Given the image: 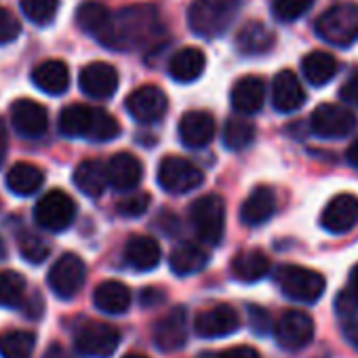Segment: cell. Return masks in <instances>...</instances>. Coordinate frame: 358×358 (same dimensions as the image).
Listing matches in <instances>:
<instances>
[{
	"instance_id": "cell-52",
	"label": "cell",
	"mask_w": 358,
	"mask_h": 358,
	"mask_svg": "<svg viewBox=\"0 0 358 358\" xmlns=\"http://www.w3.org/2000/svg\"><path fill=\"white\" fill-rule=\"evenodd\" d=\"M124 358H148V356H143V354H127Z\"/></svg>"
},
{
	"instance_id": "cell-46",
	"label": "cell",
	"mask_w": 358,
	"mask_h": 358,
	"mask_svg": "<svg viewBox=\"0 0 358 358\" xmlns=\"http://www.w3.org/2000/svg\"><path fill=\"white\" fill-rule=\"evenodd\" d=\"M215 358H262V356L251 345H236V348L224 350L222 354H215Z\"/></svg>"
},
{
	"instance_id": "cell-17",
	"label": "cell",
	"mask_w": 358,
	"mask_h": 358,
	"mask_svg": "<svg viewBox=\"0 0 358 358\" xmlns=\"http://www.w3.org/2000/svg\"><path fill=\"white\" fill-rule=\"evenodd\" d=\"M112 20H114V15L110 13V9L103 3H99V0H85V3H80L78 9H76V24H78V28L85 34L93 36L103 47L110 41Z\"/></svg>"
},
{
	"instance_id": "cell-30",
	"label": "cell",
	"mask_w": 358,
	"mask_h": 358,
	"mask_svg": "<svg viewBox=\"0 0 358 358\" xmlns=\"http://www.w3.org/2000/svg\"><path fill=\"white\" fill-rule=\"evenodd\" d=\"M7 188L9 192L17 194V196H30L34 194L43 182H45V173L36 166V164H30V162H17L9 169L7 173Z\"/></svg>"
},
{
	"instance_id": "cell-24",
	"label": "cell",
	"mask_w": 358,
	"mask_h": 358,
	"mask_svg": "<svg viewBox=\"0 0 358 358\" xmlns=\"http://www.w3.org/2000/svg\"><path fill=\"white\" fill-rule=\"evenodd\" d=\"M205 66H207L205 53L196 47H186V49H179L171 57L169 74L177 83H194L205 72Z\"/></svg>"
},
{
	"instance_id": "cell-53",
	"label": "cell",
	"mask_w": 358,
	"mask_h": 358,
	"mask_svg": "<svg viewBox=\"0 0 358 358\" xmlns=\"http://www.w3.org/2000/svg\"><path fill=\"white\" fill-rule=\"evenodd\" d=\"M5 255V247H3V243H0V257Z\"/></svg>"
},
{
	"instance_id": "cell-13",
	"label": "cell",
	"mask_w": 358,
	"mask_h": 358,
	"mask_svg": "<svg viewBox=\"0 0 358 358\" xmlns=\"http://www.w3.org/2000/svg\"><path fill=\"white\" fill-rule=\"evenodd\" d=\"M124 106H127V112L137 122L152 124V122H158L166 114L169 101H166V95L158 87L143 85L127 97Z\"/></svg>"
},
{
	"instance_id": "cell-48",
	"label": "cell",
	"mask_w": 358,
	"mask_h": 358,
	"mask_svg": "<svg viewBox=\"0 0 358 358\" xmlns=\"http://www.w3.org/2000/svg\"><path fill=\"white\" fill-rule=\"evenodd\" d=\"M7 150H9V129H7V122L0 118V164L5 162Z\"/></svg>"
},
{
	"instance_id": "cell-42",
	"label": "cell",
	"mask_w": 358,
	"mask_h": 358,
	"mask_svg": "<svg viewBox=\"0 0 358 358\" xmlns=\"http://www.w3.org/2000/svg\"><path fill=\"white\" fill-rule=\"evenodd\" d=\"M148 207H150V194L135 192L118 203V213L122 217H139L148 211Z\"/></svg>"
},
{
	"instance_id": "cell-39",
	"label": "cell",
	"mask_w": 358,
	"mask_h": 358,
	"mask_svg": "<svg viewBox=\"0 0 358 358\" xmlns=\"http://www.w3.org/2000/svg\"><path fill=\"white\" fill-rule=\"evenodd\" d=\"M17 247H20L22 257L30 264H43L51 253L49 243L45 238L32 234V232H22L17 238Z\"/></svg>"
},
{
	"instance_id": "cell-35",
	"label": "cell",
	"mask_w": 358,
	"mask_h": 358,
	"mask_svg": "<svg viewBox=\"0 0 358 358\" xmlns=\"http://www.w3.org/2000/svg\"><path fill=\"white\" fill-rule=\"evenodd\" d=\"M36 345V335L30 331L13 329L0 333V356L3 358H30Z\"/></svg>"
},
{
	"instance_id": "cell-47",
	"label": "cell",
	"mask_w": 358,
	"mask_h": 358,
	"mask_svg": "<svg viewBox=\"0 0 358 358\" xmlns=\"http://www.w3.org/2000/svg\"><path fill=\"white\" fill-rule=\"evenodd\" d=\"M343 337L352 348L358 350V320H348L343 324Z\"/></svg>"
},
{
	"instance_id": "cell-20",
	"label": "cell",
	"mask_w": 358,
	"mask_h": 358,
	"mask_svg": "<svg viewBox=\"0 0 358 358\" xmlns=\"http://www.w3.org/2000/svg\"><path fill=\"white\" fill-rule=\"evenodd\" d=\"M215 137V118L209 112L192 110L179 120V139L186 148H205Z\"/></svg>"
},
{
	"instance_id": "cell-49",
	"label": "cell",
	"mask_w": 358,
	"mask_h": 358,
	"mask_svg": "<svg viewBox=\"0 0 358 358\" xmlns=\"http://www.w3.org/2000/svg\"><path fill=\"white\" fill-rule=\"evenodd\" d=\"M164 299V295L158 291V289H145L143 293H141V303L145 306V308H150V306H156L158 301H162Z\"/></svg>"
},
{
	"instance_id": "cell-12",
	"label": "cell",
	"mask_w": 358,
	"mask_h": 358,
	"mask_svg": "<svg viewBox=\"0 0 358 358\" xmlns=\"http://www.w3.org/2000/svg\"><path fill=\"white\" fill-rule=\"evenodd\" d=\"M274 335H276V341L280 348L301 350V348L310 345V341L314 337V322L306 312L289 310L278 318V322L274 327Z\"/></svg>"
},
{
	"instance_id": "cell-2",
	"label": "cell",
	"mask_w": 358,
	"mask_h": 358,
	"mask_svg": "<svg viewBox=\"0 0 358 358\" xmlns=\"http://www.w3.org/2000/svg\"><path fill=\"white\" fill-rule=\"evenodd\" d=\"M243 0H194L188 11L190 30L201 38L226 34L238 17Z\"/></svg>"
},
{
	"instance_id": "cell-50",
	"label": "cell",
	"mask_w": 358,
	"mask_h": 358,
	"mask_svg": "<svg viewBox=\"0 0 358 358\" xmlns=\"http://www.w3.org/2000/svg\"><path fill=\"white\" fill-rule=\"evenodd\" d=\"M345 160H348L350 166L358 169V137H356V139L350 143V148L345 150Z\"/></svg>"
},
{
	"instance_id": "cell-10",
	"label": "cell",
	"mask_w": 358,
	"mask_h": 358,
	"mask_svg": "<svg viewBox=\"0 0 358 358\" xmlns=\"http://www.w3.org/2000/svg\"><path fill=\"white\" fill-rule=\"evenodd\" d=\"M310 127L318 137L324 139H341L348 137L356 131L358 127V118L354 116V112H350L343 106L337 103H322L312 112L310 118Z\"/></svg>"
},
{
	"instance_id": "cell-41",
	"label": "cell",
	"mask_w": 358,
	"mask_h": 358,
	"mask_svg": "<svg viewBox=\"0 0 358 358\" xmlns=\"http://www.w3.org/2000/svg\"><path fill=\"white\" fill-rule=\"evenodd\" d=\"M358 310V264L350 272L348 289L337 297V312L343 316H350Z\"/></svg>"
},
{
	"instance_id": "cell-43",
	"label": "cell",
	"mask_w": 358,
	"mask_h": 358,
	"mask_svg": "<svg viewBox=\"0 0 358 358\" xmlns=\"http://www.w3.org/2000/svg\"><path fill=\"white\" fill-rule=\"evenodd\" d=\"M20 32H22V26L17 17L5 7H0V47L13 43L20 36Z\"/></svg>"
},
{
	"instance_id": "cell-26",
	"label": "cell",
	"mask_w": 358,
	"mask_h": 358,
	"mask_svg": "<svg viewBox=\"0 0 358 358\" xmlns=\"http://www.w3.org/2000/svg\"><path fill=\"white\" fill-rule=\"evenodd\" d=\"M124 262L137 272H150L160 264V245L150 236H131L124 245Z\"/></svg>"
},
{
	"instance_id": "cell-36",
	"label": "cell",
	"mask_w": 358,
	"mask_h": 358,
	"mask_svg": "<svg viewBox=\"0 0 358 358\" xmlns=\"http://www.w3.org/2000/svg\"><path fill=\"white\" fill-rule=\"evenodd\" d=\"M26 297V278L15 270H0V308H17Z\"/></svg>"
},
{
	"instance_id": "cell-7",
	"label": "cell",
	"mask_w": 358,
	"mask_h": 358,
	"mask_svg": "<svg viewBox=\"0 0 358 358\" xmlns=\"http://www.w3.org/2000/svg\"><path fill=\"white\" fill-rule=\"evenodd\" d=\"M118 343H120L118 329L99 320L85 322L74 335L76 352L85 358H110L116 352Z\"/></svg>"
},
{
	"instance_id": "cell-4",
	"label": "cell",
	"mask_w": 358,
	"mask_h": 358,
	"mask_svg": "<svg viewBox=\"0 0 358 358\" xmlns=\"http://www.w3.org/2000/svg\"><path fill=\"white\" fill-rule=\"evenodd\" d=\"M316 34L333 47H350L358 41V5L339 3L327 9L316 22Z\"/></svg>"
},
{
	"instance_id": "cell-5",
	"label": "cell",
	"mask_w": 358,
	"mask_h": 358,
	"mask_svg": "<svg viewBox=\"0 0 358 358\" xmlns=\"http://www.w3.org/2000/svg\"><path fill=\"white\" fill-rule=\"evenodd\" d=\"M190 222L196 236L207 245H220L226 232V205L217 194L201 196L190 207Z\"/></svg>"
},
{
	"instance_id": "cell-15",
	"label": "cell",
	"mask_w": 358,
	"mask_h": 358,
	"mask_svg": "<svg viewBox=\"0 0 358 358\" xmlns=\"http://www.w3.org/2000/svg\"><path fill=\"white\" fill-rule=\"evenodd\" d=\"M80 91L93 99H110L118 89V72L106 62H93L80 70Z\"/></svg>"
},
{
	"instance_id": "cell-40",
	"label": "cell",
	"mask_w": 358,
	"mask_h": 358,
	"mask_svg": "<svg viewBox=\"0 0 358 358\" xmlns=\"http://www.w3.org/2000/svg\"><path fill=\"white\" fill-rule=\"evenodd\" d=\"M312 5L314 0H272V11L278 22H295L310 11Z\"/></svg>"
},
{
	"instance_id": "cell-1",
	"label": "cell",
	"mask_w": 358,
	"mask_h": 358,
	"mask_svg": "<svg viewBox=\"0 0 358 358\" xmlns=\"http://www.w3.org/2000/svg\"><path fill=\"white\" fill-rule=\"evenodd\" d=\"M162 34H164V26L160 22L156 7L133 5L114 15L112 32H110V41L106 49L129 51L141 45H152Z\"/></svg>"
},
{
	"instance_id": "cell-23",
	"label": "cell",
	"mask_w": 358,
	"mask_h": 358,
	"mask_svg": "<svg viewBox=\"0 0 358 358\" xmlns=\"http://www.w3.org/2000/svg\"><path fill=\"white\" fill-rule=\"evenodd\" d=\"M276 211V194L268 186L255 188L241 207V222L245 226H262Z\"/></svg>"
},
{
	"instance_id": "cell-51",
	"label": "cell",
	"mask_w": 358,
	"mask_h": 358,
	"mask_svg": "<svg viewBox=\"0 0 358 358\" xmlns=\"http://www.w3.org/2000/svg\"><path fill=\"white\" fill-rule=\"evenodd\" d=\"M45 358H64V350L59 345H51L49 352L45 354Z\"/></svg>"
},
{
	"instance_id": "cell-37",
	"label": "cell",
	"mask_w": 358,
	"mask_h": 358,
	"mask_svg": "<svg viewBox=\"0 0 358 358\" xmlns=\"http://www.w3.org/2000/svg\"><path fill=\"white\" fill-rule=\"evenodd\" d=\"M224 145L232 152H238V150H245L253 143L255 139V127L249 122V120H243V118H230L224 127Z\"/></svg>"
},
{
	"instance_id": "cell-8",
	"label": "cell",
	"mask_w": 358,
	"mask_h": 358,
	"mask_svg": "<svg viewBox=\"0 0 358 358\" xmlns=\"http://www.w3.org/2000/svg\"><path fill=\"white\" fill-rule=\"evenodd\" d=\"M76 217V203L62 190L47 192L34 207L36 224L47 232H64Z\"/></svg>"
},
{
	"instance_id": "cell-38",
	"label": "cell",
	"mask_w": 358,
	"mask_h": 358,
	"mask_svg": "<svg viewBox=\"0 0 358 358\" xmlns=\"http://www.w3.org/2000/svg\"><path fill=\"white\" fill-rule=\"evenodd\" d=\"M24 15L36 26H49L59 9V0H20Z\"/></svg>"
},
{
	"instance_id": "cell-3",
	"label": "cell",
	"mask_w": 358,
	"mask_h": 358,
	"mask_svg": "<svg viewBox=\"0 0 358 358\" xmlns=\"http://www.w3.org/2000/svg\"><path fill=\"white\" fill-rule=\"evenodd\" d=\"M274 280L278 289L282 291L285 297L297 301V303H316L327 287V280L322 274L293 266V264H282L274 270Z\"/></svg>"
},
{
	"instance_id": "cell-33",
	"label": "cell",
	"mask_w": 358,
	"mask_h": 358,
	"mask_svg": "<svg viewBox=\"0 0 358 358\" xmlns=\"http://www.w3.org/2000/svg\"><path fill=\"white\" fill-rule=\"evenodd\" d=\"M270 272V262L262 251H243L232 259V274L241 282H257Z\"/></svg>"
},
{
	"instance_id": "cell-31",
	"label": "cell",
	"mask_w": 358,
	"mask_h": 358,
	"mask_svg": "<svg viewBox=\"0 0 358 358\" xmlns=\"http://www.w3.org/2000/svg\"><path fill=\"white\" fill-rule=\"evenodd\" d=\"M209 264V255L205 249L192 245V243H184L171 251L169 257V266L177 276H192L199 274L205 266Z\"/></svg>"
},
{
	"instance_id": "cell-19",
	"label": "cell",
	"mask_w": 358,
	"mask_h": 358,
	"mask_svg": "<svg viewBox=\"0 0 358 358\" xmlns=\"http://www.w3.org/2000/svg\"><path fill=\"white\" fill-rule=\"evenodd\" d=\"M106 173H108V184L114 190L129 192V190L137 188V184L141 182L143 164L139 162L137 156H133L129 152H118L108 160Z\"/></svg>"
},
{
	"instance_id": "cell-45",
	"label": "cell",
	"mask_w": 358,
	"mask_h": 358,
	"mask_svg": "<svg viewBox=\"0 0 358 358\" xmlns=\"http://www.w3.org/2000/svg\"><path fill=\"white\" fill-rule=\"evenodd\" d=\"M339 97L343 103L358 108V70L354 74H350V78L343 83V87L339 89Z\"/></svg>"
},
{
	"instance_id": "cell-32",
	"label": "cell",
	"mask_w": 358,
	"mask_h": 358,
	"mask_svg": "<svg viewBox=\"0 0 358 358\" xmlns=\"http://www.w3.org/2000/svg\"><path fill=\"white\" fill-rule=\"evenodd\" d=\"M236 45L243 55H264L274 47V34L262 22H251L241 30Z\"/></svg>"
},
{
	"instance_id": "cell-28",
	"label": "cell",
	"mask_w": 358,
	"mask_h": 358,
	"mask_svg": "<svg viewBox=\"0 0 358 358\" xmlns=\"http://www.w3.org/2000/svg\"><path fill=\"white\" fill-rule=\"evenodd\" d=\"M93 303L97 306V310L118 316L124 314L131 306V291L127 285L118 282V280H106L101 285H97L95 293H93Z\"/></svg>"
},
{
	"instance_id": "cell-16",
	"label": "cell",
	"mask_w": 358,
	"mask_h": 358,
	"mask_svg": "<svg viewBox=\"0 0 358 358\" xmlns=\"http://www.w3.org/2000/svg\"><path fill=\"white\" fill-rule=\"evenodd\" d=\"M241 327V316L238 312L228 306H213L205 312H201L194 320V331L196 335L205 337V339H213V337H226L236 333Z\"/></svg>"
},
{
	"instance_id": "cell-27",
	"label": "cell",
	"mask_w": 358,
	"mask_h": 358,
	"mask_svg": "<svg viewBox=\"0 0 358 358\" xmlns=\"http://www.w3.org/2000/svg\"><path fill=\"white\" fill-rule=\"evenodd\" d=\"M95 112L97 108H89L83 103H72L62 110L57 127L59 133L66 137H87L91 139L93 124H95Z\"/></svg>"
},
{
	"instance_id": "cell-29",
	"label": "cell",
	"mask_w": 358,
	"mask_h": 358,
	"mask_svg": "<svg viewBox=\"0 0 358 358\" xmlns=\"http://www.w3.org/2000/svg\"><path fill=\"white\" fill-rule=\"evenodd\" d=\"M74 184L76 188L89 196V199H99L103 194V190L110 186L108 184V173L106 166L99 160H85L76 166L74 171Z\"/></svg>"
},
{
	"instance_id": "cell-6",
	"label": "cell",
	"mask_w": 358,
	"mask_h": 358,
	"mask_svg": "<svg viewBox=\"0 0 358 358\" xmlns=\"http://www.w3.org/2000/svg\"><path fill=\"white\" fill-rule=\"evenodd\" d=\"M205 182V173L182 156H166L158 164V186L169 194H186Z\"/></svg>"
},
{
	"instance_id": "cell-11",
	"label": "cell",
	"mask_w": 358,
	"mask_h": 358,
	"mask_svg": "<svg viewBox=\"0 0 358 358\" xmlns=\"http://www.w3.org/2000/svg\"><path fill=\"white\" fill-rule=\"evenodd\" d=\"M154 343L162 352H177L188 343V310L177 306L154 327Z\"/></svg>"
},
{
	"instance_id": "cell-25",
	"label": "cell",
	"mask_w": 358,
	"mask_h": 358,
	"mask_svg": "<svg viewBox=\"0 0 358 358\" xmlns=\"http://www.w3.org/2000/svg\"><path fill=\"white\" fill-rule=\"evenodd\" d=\"M266 99V85L257 76H245L241 78L230 93L232 108L241 114H255L262 110Z\"/></svg>"
},
{
	"instance_id": "cell-14",
	"label": "cell",
	"mask_w": 358,
	"mask_h": 358,
	"mask_svg": "<svg viewBox=\"0 0 358 358\" xmlns=\"http://www.w3.org/2000/svg\"><path fill=\"white\" fill-rule=\"evenodd\" d=\"M11 124L22 137L36 139L47 133L49 114L34 99H15L11 103Z\"/></svg>"
},
{
	"instance_id": "cell-22",
	"label": "cell",
	"mask_w": 358,
	"mask_h": 358,
	"mask_svg": "<svg viewBox=\"0 0 358 358\" xmlns=\"http://www.w3.org/2000/svg\"><path fill=\"white\" fill-rule=\"evenodd\" d=\"M32 83L47 95H64L70 87V70L59 59H47L34 66Z\"/></svg>"
},
{
	"instance_id": "cell-9",
	"label": "cell",
	"mask_w": 358,
	"mask_h": 358,
	"mask_svg": "<svg viewBox=\"0 0 358 358\" xmlns=\"http://www.w3.org/2000/svg\"><path fill=\"white\" fill-rule=\"evenodd\" d=\"M49 287L51 291L59 297V299H72L80 293V289L85 287L87 280V266L85 262L74 255V253H66L62 255L53 268L49 270Z\"/></svg>"
},
{
	"instance_id": "cell-18",
	"label": "cell",
	"mask_w": 358,
	"mask_h": 358,
	"mask_svg": "<svg viewBox=\"0 0 358 358\" xmlns=\"http://www.w3.org/2000/svg\"><path fill=\"white\" fill-rule=\"evenodd\" d=\"M358 224V199L352 194L335 196L320 215V226L329 234H345Z\"/></svg>"
},
{
	"instance_id": "cell-34",
	"label": "cell",
	"mask_w": 358,
	"mask_h": 358,
	"mask_svg": "<svg viewBox=\"0 0 358 358\" xmlns=\"http://www.w3.org/2000/svg\"><path fill=\"white\" fill-rule=\"evenodd\" d=\"M301 70H303V76L310 85L314 87H322L327 85L335 72H337V62L333 55L324 53V51H312L303 57L301 62Z\"/></svg>"
},
{
	"instance_id": "cell-44",
	"label": "cell",
	"mask_w": 358,
	"mask_h": 358,
	"mask_svg": "<svg viewBox=\"0 0 358 358\" xmlns=\"http://www.w3.org/2000/svg\"><path fill=\"white\" fill-rule=\"evenodd\" d=\"M249 316H251V322H253L251 327H253L255 333H259V335L270 333L272 320H270V316H268L266 310H262V308H257V306H249Z\"/></svg>"
},
{
	"instance_id": "cell-21",
	"label": "cell",
	"mask_w": 358,
	"mask_h": 358,
	"mask_svg": "<svg viewBox=\"0 0 358 358\" xmlns=\"http://www.w3.org/2000/svg\"><path fill=\"white\" fill-rule=\"evenodd\" d=\"M306 91L299 83V78L291 70H282L276 74L272 83V103L278 112L289 114L303 106Z\"/></svg>"
}]
</instances>
